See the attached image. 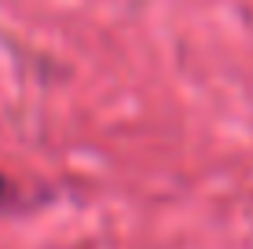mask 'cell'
I'll return each instance as SVG.
<instances>
[{
	"mask_svg": "<svg viewBox=\"0 0 253 249\" xmlns=\"http://www.w3.org/2000/svg\"><path fill=\"white\" fill-rule=\"evenodd\" d=\"M0 198H4V176H0Z\"/></svg>",
	"mask_w": 253,
	"mask_h": 249,
	"instance_id": "6da1fadb",
	"label": "cell"
}]
</instances>
